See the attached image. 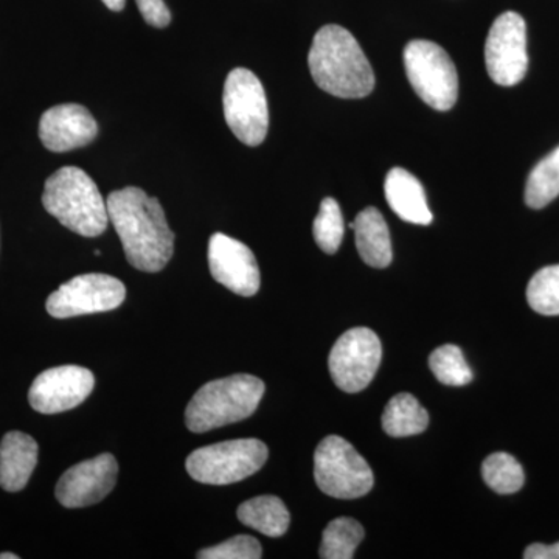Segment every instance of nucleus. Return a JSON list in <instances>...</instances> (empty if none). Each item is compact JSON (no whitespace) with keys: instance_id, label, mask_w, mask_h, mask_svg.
Segmentation results:
<instances>
[{"instance_id":"nucleus-31","label":"nucleus","mask_w":559,"mask_h":559,"mask_svg":"<svg viewBox=\"0 0 559 559\" xmlns=\"http://www.w3.org/2000/svg\"><path fill=\"white\" fill-rule=\"evenodd\" d=\"M0 559H20L17 555L9 554V551H5V554H0Z\"/></svg>"},{"instance_id":"nucleus-26","label":"nucleus","mask_w":559,"mask_h":559,"mask_svg":"<svg viewBox=\"0 0 559 559\" xmlns=\"http://www.w3.org/2000/svg\"><path fill=\"white\" fill-rule=\"evenodd\" d=\"M527 300L543 316H559V264L543 267L530 280Z\"/></svg>"},{"instance_id":"nucleus-27","label":"nucleus","mask_w":559,"mask_h":559,"mask_svg":"<svg viewBox=\"0 0 559 559\" xmlns=\"http://www.w3.org/2000/svg\"><path fill=\"white\" fill-rule=\"evenodd\" d=\"M197 557L200 559H260L263 554H261L259 539L248 535H238L224 540L218 546L198 551Z\"/></svg>"},{"instance_id":"nucleus-17","label":"nucleus","mask_w":559,"mask_h":559,"mask_svg":"<svg viewBox=\"0 0 559 559\" xmlns=\"http://www.w3.org/2000/svg\"><path fill=\"white\" fill-rule=\"evenodd\" d=\"M390 209L406 223L429 226L433 216L428 207L421 182L404 168H392L384 183Z\"/></svg>"},{"instance_id":"nucleus-25","label":"nucleus","mask_w":559,"mask_h":559,"mask_svg":"<svg viewBox=\"0 0 559 559\" xmlns=\"http://www.w3.org/2000/svg\"><path fill=\"white\" fill-rule=\"evenodd\" d=\"M344 216H342L340 204L333 198H325L320 202V210L312 224V235L323 252L333 255L341 248L344 240Z\"/></svg>"},{"instance_id":"nucleus-9","label":"nucleus","mask_w":559,"mask_h":559,"mask_svg":"<svg viewBox=\"0 0 559 559\" xmlns=\"http://www.w3.org/2000/svg\"><path fill=\"white\" fill-rule=\"evenodd\" d=\"M382 345L373 330H348L331 348L329 367L334 384L347 393L369 388L380 369Z\"/></svg>"},{"instance_id":"nucleus-1","label":"nucleus","mask_w":559,"mask_h":559,"mask_svg":"<svg viewBox=\"0 0 559 559\" xmlns=\"http://www.w3.org/2000/svg\"><path fill=\"white\" fill-rule=\"evenodd\" d=\"M106 205L131 266L143 272L164 270L175 252V234L159 200L139 187H127L112 191Z\"/></svg>"},{"instance_id":"nucleus-23","label":"nucleus","mask_w":559,"mask_h":559,"mask_svg":"<svg viewBox=\"0 0 559 559\" xmlns=\"http://www.w3.org/2000/svg\"><path fill=\"white\" fill-rule=\"evenodd\" d=\"M485 484L499 495H513L524 487L525 474L521 463L507 452H495L481 465Z\"/></svg>"},{"instance_id":"nucleus-10","label":"nucleus","mask_w":559,"mask_h":559,"mask_svg":"<svg viewBox=\"0 0 559 559\" xmlns=\"http://www.w3.org/2000/svg\"><path fill=\"white\" fill-rule=\"evenodd\" d=\"M488 75L503 87L516 86L528 69L527 25L514 11L500 14L485 44Z\"/></svg>"},{"instance_id":"nucleus-13","label":"nucleus","mask_w":559,"mask_h":559,"mask_svg":"<svg viewBox=\"0 0 559 559\" xmlns=\"http://www.w3.org/2000/svg\"><path fill=\"white\" fill-rule=\"evenodd\" d=\"M119 476V463L110 454L86 460L66 471L58 480V502L66 509H83L100 502L112 491Z\"/></svg>"},{"instance_id":"nucleus-5","label":"nucleus","mask_w":559,"mask_h":559,"mask_svg":"<svg viewBox=\"0 0 559 559\" xmlns=\"http://www.w3.org/2000/svg\"><path fill=\"white\" fill-rule=\"evenodd\" d=\"M407 80L419 98L436 110H450L459 97V75L439 44L415 39L404 49Z\"/></svg>"},{"instance_id":"nucleus-2","label":"nucleus","mask_w":559,"mask_h":559,"mask_svg":"<svg viewBox=\"0 0 559 559\" xmlns=\"http://www.w3.org/2000/svg\"><path fill=\"white\" fill-rule=\"evenodd\" d=\"M308 66L320 90L334 97L364 98L373 91V69L358 40L341 25H325L316 33Z\"/></svg>"},{"instance_id":"nucleus-7","label":"nucleus","mask_w":559,"mask_h":559,"mask_svg":"<svg viewBox=\"0 0 559 559\" xmlns=\"http://www.w3.org/2000/svg\"><path fill=\"white\" fill-rule=\"evenodd\" d=\"M314 479L320 491L336 499H359L374 485L367 460L342 437L320 441L314 454Z\"/></svg>"},{"instance_id":"nucleus-22","label":"nucleus","mask_w":559,"mask_h":559,"mask_svg":"<svg viewBox=\"0 0 559 559\" xmlns=\"http://www.w3.org/2000/svg\"><path fill=\"white\" fill-rule=\"evenodd\" d=\"M364 539V528L352 518H337L331 521L322 535L320 558L352 559Z\"/></svg>"},{"instance_id":"nucleus-16","label":"nucleus","mask_w":559,"mask_h":559,"mask_svg":"<svg viewBox=\"0 0 559 559\" xmlns=\"http://www.w3.org/2000/svg\"><path fill=\"white\" fill-rule=\"evenodd\" d=\"M38 463V443L27 433L13 430L0 443V488L9 492L27 487Z\"/></svg>"},{"instance_id":"nucleus-11","label":"nucleus","mask_w":559,"mask_h":559,"mask_svg":"<svg viewBox=\"0 0 559 559\" xmlns=\"http://www.w3.org/2000/svg\"><path fill=\"white\" fill-rule=\"evenodd\" d=\"M127 299V288L119 278L106 274L73 277L47 299V312L55 319L79 318L119 308Z\"/></svg>"},{"instance_id":"nucleus-15","label":"nucleus","mask_w":559,"mask_h":559,"mask_svg":"<svg viewBox=\"0 0 559 559\" xmlns=\"http://www.w3.org/2000/svg\"><path fill=\"white\" fill-rule=\"evenodd\" d=\"M97 135L98 124L91 110L75 103L53 106L40 117L39 139L51 153L90 145Z\"/></svg>"},{"instance_id":"nucleus-30","label":"nucleus","mask_w":559,"mask_h":559,"mask_svg":"<svg viewBox=\"0 0 559 559\" xmlns=\"http://www.w3.org/2000/svg\"><path fill=\"white\" fill-rule=\"evenodd\" d=\"M106 7L112 11H121L127 5V0H103Z\"/></svg>"},{"instance_id":"nucleus-29","label":"nucleus","mask_w":559,"mask_h":559,"mask_svg":"<svg viewBox=\"0 0 559 559\" xmlns=\"http://www.w3.org/2000/svg\"><path fill=\"white\" fill-rule=\"evenodd\" d=\"M525 559H559V543L554 546H544V544H532L524 551Z\"/></svg>"},{"instance_id":"nucleus-14","label":"nucleus","mask_w":559,"mask_h":559,"mask_svg":"<svg viewBox=\"0 0 559 559\" xmlns=\"http://www.w3.org/2000/svg\"><path fill=\"white\" fill-rule=\"evenodd\" d=\"M209 266L212 277L231 293L252 297L261 285L260 267L248 246L224 234L209 241Z\"/></svg>"},{"instance_id":"nucleus-18","label":"nucleus","mask_w":559,"mask_h":559,"mask_svg":"<svg viewBox=\"0 0 559 559\" xmlns=\"http://www.w3.org/2000/svg\"><path fill=\"white\" fill-rule=\"evenodd\" d=\"M349 227L355 230L356 248L364 263L378 270L390 266L393 259L392 241L388 223L380 210H362Z\"/></svg>"},{"instance_id":"nucleus-28","label":"nucleus","mask_w":559,"mask_h":559,"mask_svg":"<svg viewBox=\"0 0 559 559\" xmlns=\"http://www.w3.org/2000/svg\"><path fill=\"white\" fill-rule=\"evenodd\" d=\"M143 20L151 27L165 28L171 22V13L164 0H135Z\"/></svg>"},{"instance_id":"nucleus-3","label":"nucleus","mask_w":559,"mask_h":559,"mask_svg":"<svg viewBox=\"0 0 559 559\" xmlns=\"http://www.w3.org/2000/svg\"><path fill=\"white\" fill-rule=\"evenodd\" d=\"M43 205L81 237H98L108 227V205L97 183L81 168L64 167L53 173L44 186Z\"/></svg>"},{"instance_id":"nucleus-20","label":"nucleus","mask_w":559,"mask_h":559,"mask_svg":"<svg viewBox=\"0 0 559 559\" xmlns=\"http://www.w3.org/2000/svg\"><path fill=\"white\" fill-rule=\"evenodd\" d=\"M429 425V414L411 393H399L389 401L382 414V428L395 439L417 436Z\"/></svg>"},{"instance_id":"nucleus-24","label":"nucleus","mask_w":559,"mask_h":559,"mask_svg":"<svg viewBox=\"0 0 559 559\" xmlns=\"http://www.w3.org/2000/svg\"><path fill=\"white\" fill-rule=\"evenodd\" d=\"M429 367L441 384L451 385V388H460L473 381V371L457 345H441L432 352Z\"/></svg>"},{"instance_id":"nucleus-6","label":"nucleus","mask_w":559,"mask_h":559,"mask_svg":"<svg viewBox=\"0 0 559 559\" xmlns=\"http://www.w3.org/2000/svg\"><path fill=\"white\" fill-rule=\"evenodd\" d=\"M267 455L270 450L261 440H229L191 452L186 468L201 484L230 485L259 473Z\"/></svg>"},{"instance_id":"nucleus-19","label":"nucleus","mask_w":559,"mask_h":559,"mask_svg":"<svg viewBox=\"0 0 559 559\" xmlns=\"http://www.w3.org/2000/svg\"><path fill=\"white\" fill-rule=\"evenodd\" d=\"M237 514L241 524L270 538H280L289 528V511L277 496H259V498L246 500Z\"/></svg>"},{"instance_id":"nucleus-21","label":"nucleus","mask_w":559,"mask_h":559,"mask_svg":"<svg viewBox=\"0 0 559 559\" xmlns=\"http://www.w3.org/2000/svg\"><path fill=\"white\" fill-rule=\"evenodd\" d=\"M559 197V146L533 168L525 183L530 209H544Z\"/></svg>"},{"instance_id":"nucleus-4","label":"nucleus","mask_w":559,"mask_h":559,"mask_svg":"<svg viewBox=\"0 0 559 559\" xmlns=\"http://www.w3.org/2000/svg\"><path fill=\"white\" fill-rule=\"evenodd\" d=\"M264 395V382L252 374H234L202 385L186 411L191 432L202 433L249 418Z\"/></svg>"},{"instance_id":"nucleus-8","label":"nucleus","mask_w":559,"mask_h":559,"mask_svg":"<svg viewBox=\"0 0 559 559\" xmlns=\"http://www.w3.org/2000/svg\"><path fill=\"white\" fill-rule=\"evenodd\" d=\"M224 117L230 131L245 145L259 146L270 130L266 92L255 73L245 68L231 70L224 84Z\"/></svg>"},{"instance_id":"nucleus-12","label":"nucleus","mask_w":559,"mask_h":559,"mask_svg":"<svg viewBox=\"0 0 559 559\" xmlns=\"http://www.w3.org/2000/svg\"><path fill=\"white\" fill-rule=\"evenodd\" d=\"M91 370L79 366L53 367L33 381L28 401L39 414L53 415L79 407L94 390Z\"/></svg>"}]
</instances>
